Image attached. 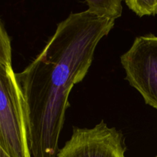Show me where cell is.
Listing matches in <instances>:
<instances>
[{"label":"cell","instance_id":"cell-8","mask_svg":"<svg viewBox=\"0 0 157 157\" xmlns=\"http://www.w3.org/2000/svg\"><path fill=\"white\" fill-rule=\"evenodd\" d=\"M156 157H157V156H156Z\"/></svg>","mask_w":157,"mask_h":157},{"label":"cell","instance_id":"cell-5","mask_svg":"<svg viewBox=\"0 0 157 157\" xmlns=\"http://www.w3.org/2000/svg\"><path fill=\"white\" fill-rule=\"evenodd\" d=\"M89 12L94 15L115 21L122 15V2L120 0H87Z\"/></svg>","mask_w":157,"mask_h":157},{"label":"cell","instance_id":"cell-2","mask_svg":"<svg viewBox=\"0 0 157 157\" xmlns=\"http://www.w3.org/2000/svg\"><path fill=\"white\" fill-rule=\"evenodd\" d=\"M0 157H32L24 101L12 66L0 64Z\"/></svg>","mask_w":157,"mask_h":157},{"label":"cell","instance_id":"cell-6","mask_svg":"<svg viewBox=\"0 0 157 157\" xmlns=\"http://www.w3.org/2000/svg\"><path fill=\"white\" fill-rule=\"evenodd\" d=\"M125 3L140 17L157 15V0H128Z\"/></svg>","mask_w":157,"mask_h":157},{"label":"cell","instance_id":"cell-4","mask_svg":"<svg viewBox=\"0 0 157 157\" xmlns=\"http://www.w3.org/2000/svg\"><path fill=\"white\" fill-rule=\"evenodd\" d=\"M124 135L104 121L92 128L75 127L57 157H126Z\"/></svg>","mask_w":157,"mask_h":157},{"label":"cell","instance_id":"cell-7","mask_svg":"<svg viewBox=\"0 0 157 157\" xmlns=\"http://www.w3.org/2000/svg\"><path fill=\"white\" fill-rule=\"evenodd\" d=\"M0 64L12 66L11 41L0 21Z\"/></svg>","mask_w":157,"mask_h":157},{"label":"cell","instance_id":"cell-3","mask_svg":"<svg viewBox=\"0 0 157 157\" xmlns=\"http://www.w3.org/2000/svg\"><path fill=\"white\" fill-rule=\"evenodd\" d=\"M121 61L129 84L157 110V36L136 37Z\"/></svg>","mask_w":157,"mask_h":157},{"label":"cell","instance_id":"cell-1","mask_svg":"<svg viewBox=\"0 0 157 157\" xmlns=\"http://www.w3.org/2000/svg\"><path fill=\"white\" fill-rule=\"evenodd\" d=\"M114 23L88 10L71 13L58 23L41 53L15 73L32 157L58 156L71 90L85 78L98 43Z\"/></svg>","mask_w":157,"mask_h":157}]
</instances>
